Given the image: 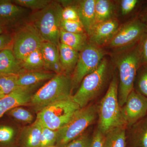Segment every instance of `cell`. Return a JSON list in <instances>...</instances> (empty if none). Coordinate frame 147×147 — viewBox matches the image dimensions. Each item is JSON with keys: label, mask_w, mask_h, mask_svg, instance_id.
<instances>
[{"label": "cell", "mask_w": 147, "mask_h": 147, "mask_svg": "<svg viewBox=\"0 0 147 147\" xmlns=\"http://www.w3.org/2000/svg\"><path fill=\"white\" fill-rule=\"evenodd\" d=\"M12 2L32 12L42 10L51 3V0H11Z\"/></svg>", "instance_id": "f546056e"}, {"label": "cell", "mask_w": 147, "mask_h": 147, "mask_svg": "<svg viewBox=\"0 0 147 147\" xmlns=\"http://www.w3.org/2000/svg\"><path fill=\"white\" fill-rule=\"evenodd\" d=\"M134 89L147 98V66L139 67L134 81Z\"/></svg>", "instance_id": "f1b7e54d"}, {"label": "cell", "mask_w": 147, "mask_h": 147, "mask_svg": "<svg viewBox=\"0 0 147 147\" xmlns=\"http://www.w3.org/2000/svg\"><path fill=\"white\" fill-rule=\"evenodd\" d=\"M59 57L64 74L69 75L73 72L79 59V53L60 42L58 46Z\"/></svg>", "instance_id": "ac0fdd59"}, {"label": "cell", "mask_w": 147, "mask_h": 147, "mask_svg": "<svg viewBox=\"0 0 147 147\" xmlns=\"http://www.w3.org/2000/svg\"><path fill=\"white\" fill-rule=\"evenodd\" d=\"M18 74L0 75V96H5L16 90Z\"/></svg>", "instance_id": "83f0119b"}, {"label": "cell", "mask_w": 147, "mask_h": 147, "mask_svg": "<svg viewBox=\"0 0 147 147\" xmlns=\"http://www.w3.org/2000/svg\"><path fill=\"white\" fill-rule=\"evenodd\" d=\"M96 0H82L76 3L80 21L87 34L95 24Z\"/></svg>", "instance_id": "2e32d148"}, {"label": "cell", "mask_w": 147, "mask_h": 147, "mask_svg": "<svg viewBox=\"0 0 147 147\" xmlns=\"http://www.w3.org/2000/svg\"><path fill=\"white\" fill-rule=\"evenodd\" d=\"M60 29L66 32L72 33L87 34L82 23L79 21L61 20Z\"/></svg>", "instance_id": "d6a6232c"}, {"label": "cell", "mask_w": 147, "mask_h": 147, "mask_svg": "<svg viewBox=\"0 0 147 147\" xmlns=\"http://www.w3.org/2000/svg\"><path fill=\"white\" fill-rule=\"evenodd\" d=\"M147 31L146 24L137 16L119 27L108 44L113 49L125 50L138 43Z\"/></svg>", "instance_id": "30bf717a"}, {"label": "cell", "mask_w": 147, "mask_h": 147, "mask_svg": "<svg viewBox=\"0 0 147 147\" xmlns=\"http://www.w3.org/2000/svg\"><path fill=\"white\" fill-rule=\"evenodd\" d=\"M63 7L58 1H52L42 10L32 12L28 21L34 27L44 41L59 46L61 13Z\"/></svg>", "instance_id": "7a4b0ae2"}, {"label": "cell", "mask_w": 147, "mask_h": 147, "mask_svg": "<svg viewBox=\"0 0 147 147\" xmlns=\"http://www.w3.org/2000/svg\"><path fill=\"white\" fill-rule=\"evenodd\" d=\"M58 130H53L42 126L39 147L54 146L57 140Z\"/></svg>", "instance_id": "1f68e13d"}, {"label": "cell", "mask_w": 147, "mask_h": 147, "mask_svg": "<svg viewBox=\"0 0 147 147\" xmlns=\"http://www.w3.org/2000/svg\"><path fill=\"white\" fill-rule=\"evenodd\" d=\"M7 32H6L5 31V30H4L3 29L1 28H0V34H3Z\"/></svg>", "instance_id": "ab89813d"}, {"label": "cell", "mask_w": 147, "mask_h": 147, "mask_svg": "<svg viewBox=\"0 0 147 147\" xmlns=\"http://www.w3.org/2000/svg\"><path fill=\"white\" fill-rule=\"evenodd\" d=\"M139 42L125 49L116 59L119 78L118 98L121 107L124 105L129 94L134 89L136 75L141 66Z\"/></svg>", "instance_id": "3957f363"}, {"label": "cell", "mask_w": 147, "mask_h": 147, "mask_svg": "<svg viewBox=\"0 0 147 147\" xmlns=\"http://www.w3.org/2000/svg\"><path fill=\"white\" fill-rule=\"evenodd\" d=\"M97 116V107L88 105L81 108L67 123L58 130L57 147H64L82 135L94 121Z\"/></svg>", "instance_id": "8992f818"}, {"label": "cell", "mask_w": 147, "mask_h": 147, "mask_svg": "<svg viewBox=\"0 0 147 147\" xmlns=\"http://www.w3.org/2000/svg\"><path fill=\"white\" fill-rule=\"evenodd\" d=\"M80 109L71 97L47 105L38 112L36 119L42 126L53 130H59Z\"/></svg>", "instance_id": "5b68a950"}, {"label": "cell", "mask_w": 147, "mask_h": 147, "mask_svg": "<svg viewBox=\"0 0 147 147\" xmlns=\"http://www.w3.org/2000/svg\"><path fill=\"white\" fill-rule=\"evenodd\" d=\"M21 65L25 71H38L45 69V63L40 49L28 55L21 61Z\"/></svg>", "instance_id": "d4e9b609"}, {"label": "cell", "mask_w": 147, "mask_h": 147, "mask_svg": "<svg viewBox=\"0 0 147 147\" xmlns=\"http://www.w3.org/2000/svg\"><path fill=\"white\" fill-rule=\"evenodd\" d=\"M119 28L117 20L113 18L95 24L87 34L90 43L98 47L108 44Z\"/></svg>", "instance_id": "4fadbf2b"}, {"label": "cell", "mask_w": 147, "mask_h": 147, "mask_svg": "<svg viewBox=\"0 0 147 147\" xmlns=\"http://www.w3.org/2000/svg\"><path fill=\"white\" fill-rule=\"evenodd\" d=\"M13 35L11 33L0 34V52L6 48H11Z\"/></svg>", "instance_id": "74e56055"}, {"label": "cell", "mask_w": 147, "mask_h": 147, "mask_svg": "<svg viewBox=\"0 0 147 147\" xmlns=\"http://www.w3.org/2000/svg\"><path fill=\"white\" fill-rule=\"evenodd\" d=\"M105 135L96 129L92 136V142L90 147H105Z\"/></svg>", "instance_id": "8d00e7d4"}, {"label": "cell", "mask_w": 147, "mask_h": 147, "mask_svg": "<svg viewBox=\"0 0 147 147\" xmlns=\"http://www.w3.org/2000/svg\"><path fill=\"white\" fill-rule=\"evenodd\" d=\"M121 111L125 126L130 128L147 115V98L133 89Z\"/></svg>", "instance_id": "7c38bea8"}, {"label": "cell", "mask_w": 147, "mask_h": 147, "mask_svg": "<svg viewBox=\"0 0 147 147\" xmlns=\"http://www.w3.org/2000/svg\"><path fill=\"white\" fill-rule=\"evenodd\" d=\"M36 86L18 87L12 92L0 98V118L13 108L30 103Z\"/></svg>", "instance_id": "5bb4252c"}, {"label": "cell", "mask_w": 147, "mask_h": 147, "mask_svg": "<svg viewBox=\"0 0 147 147\" xmlns=\"http://www.w3.org/2000/svg\"><path fill=\"white\" fill-rule=\"evenodd\" d=\"M125 126L114 129L105 135V147H126Z\"/></svg>", "instance_id": "7402d4cb"}, {"label": "cell", "mask_w": 147, "mask_h": 147, "mask_svg": "<svg viewBox=\"0 0 147 147\" xmlns=\"http://www.w3.org/2000/svg\"><path fill=\"white\" fill-rule=\"evenodd\" d=\"M12 34L11 50L15 57L21 62L28 55L39 49L44 41L34 27L28 21Z\"/></svg>", "instance_id": "ba28073f"}, {"label": "cell", "mask_w": 147, "mask_h": 147, "mask_svg": "<svg viewBox=\"0 0 147 147\" xmlns=\"http://www.w3.org/2000/svg\"><path fill=\"white\" fill-rule=\"evenodd\" d=\"M32 12L14 3L11 0H0V28L12 33L28 21Z\"/></svg>", "instance_id": "8fae6325"}, {"label": "cell", "mask_w": 147, "mask_h": 147, "mask_svg": "<svg viewBox=\"0 0 147 147\" xmlns=\"http://www.w3.org/2000/svg\"><path fill=\"white\" fill-rule=\"evenodd\" d=\"M56 74L50 71H25L18 74L17 85L18 87H30L47 80H50Z\"/></svg>", "instance_id": "d6986e66"}, {"label": "cell", "mask_w": 147, "mask_h": 147, "mask_svg": "<svg viewBox=\"0 0 147 147\" xmlns=\"http://www.w3.org/2000/svg\"><path fill=\"white\" fill-rule=\"evenodd\" d=\"M40 49L45 63V69L50 70L54 64L60 61L58 47L51 42L43 41Z\"/></svg>", "instance_id": "603a6c76"}, {"label": "cell", "mask_w": 147, "mask_h": 147, "mask_svg": "<svg viewBox=\"0 0 147 147\" xmlns=\"http://www.w3.org/2000/svg\"><path fill=\"white\" fill-rule=\"evenodd\" d=\"M62 6L61 13V20L80 21L79 11L75 2L72 1H58ZM81 22V21H80Z\"/></svg>", "instance_id": "484cf974"}, {"label": "cell", "mask_w": 147, "mask_h": 147, "mask_svg": "<svg viewBox=\"0 0 147 147\" xmlns=\"http://www.w3.org/2000/svg\"><path fill=\"white\" fill-rule=\"evenodd\" d=\"M92 142V136L84 132L64 147H90Z\"/></svg>", "instance_id": "e575fe53"}, {"label": "cell", "mask_w": 147, "mask_h": 147, "mask_svg": "<svg viewBox=\"0 0 147 147\" xmlns=\"http://www.w3.org/2000/svg\"><path fill=\"white\" fill-rule=\"evenodd\" d=\"M108 67V61L104 58L98 67L83 79L79 89L71 97L80 108L89 105L99 93L106 80Z\"/></svg>", "instance_id": "52a82bcc"}, {"label": "cell", "mask_w": 147, "mask_h": 147, "mask_svg": "<svg viewBox=\"0 0 147 147\" xmlns=\"http://www.w3.org/2000/svg\"><path fill=\"white\" fill-rule=\"evenodd\" d=\"M72 90L71 76L64 74H55L33 94L29 103L38 113L54 102L70 98Z\"/></svg>", "instance_id": "277c9868"}, {"label": "cell", "mask_w": 147, "mask_h": 147, "mask_svg": "<svg viewBox=\"0 0 147 147\" xmlns=\"http://www.w3.org/2000/svg\"><path fill=\"white\" fill-rule=\"evenodd\" d=\"M55 147V146H50V147Z\"/></svg>", "instance_id": "b9f144b4"}, {"label": "cell", "mask_w": 147, "mask_h": 147, "mask_svg": "<svg viewBox=\"0 0 147 147\" xmlns=\"http://www.w3.org/2000/svg\"><path fill=\"white\" fill-rule=\"evenodd\" d=\"M16 129L8 125H0V147H13L16 137Z\"/></svg>", "instance_id": "4316f807"}, {"label": "cell", "mask_w": 147, "mask_h": 147, "mask_svg": "<svg viewBox=\"0 0 147 147\" xmlns=\"http://www.w3.org/2000/svg\"><path fill=\"white\" fill-rule=\"evenodd\" d=\"M4 96H0V98H1L2 97Z\"/></svg>", "instance_id": "60d3db41"}, {"label": "cell", "mask_w": 147, "mask_h": 147, "mask_svg": "<svg viewBox=\"0 0 147 147\" xmlns=\"http://www.w3.org/2000/svg\"><path fill=\"white\" fill-rule=\"evenodd\" d=\"M7 114L16 120L25 123H31L34 119L32 113L22 106L13 108Z\"/></svg>", "instance_id": "4dcf8cb0"}, {"label": "cell", "mask_w": 147, "mask_h": 147, "mask_svg": "<svg viewBox=\"0 0 147 147\" xmlns=\"http://www.w3.org/2000/svg\"><path fill=\"white\" fill-rule=\"evenodd\" d=\"M113 11L114 5L111 1L96 0L95 6V24L113 18Z\"/></svg>", "instance_id": "cb8c5ba5"}, {"label": "cell", "mask_w": 147, "mask_h": 147, "mask_svg": "<svg viewBox=\"0 0 147 147\" xmlns=\"http://www.w3.org/2000/svg\"><path fill=\"white\" fill-rule=\"evenodd\" d=\"M129 128L131 147H147V115Z\"/></svg>", "instance_id": "ffe728a7"}, {"label": "cell", "mask_w": 147, "mask_h": 147, "mask_svg": "<svg viewBox=\"0 0 147 147\" xmlns=\"http://www.w3.org/2000/svg\"><path fill=\"white\" fill-rule=\"evenodd\" d=\"M97 115L98 129L104 135L117 127H126L119 103L118 84L115 75L113 76L108 90L97 107Z\"/></svg>", "instance_id": "6da1fadb"}, {"label": "cell", "mask_w": 147, "mask_h": 147, "mask_svg": "<svg viewBox=\"0 0 147 147\" xmlns=\"http://www.w3.org/2000/svg\"><path fill=\"white\" fill-rule=\"evenodd\" d=\"M88 38L87 34L72 33L61 29L60 31V42L79 53L88 44Z\"/></svg>", "instance_id": "44dd1931"}, {"label": "cell", "mask_w": 147, "mask_h": 147, "mask_svg": "<svg viewBox=\"0 0 147 147\" xmlns=\"http://www.w3.org/2000/svg\"><path fill=\"white\" fill-rule=\"evenodd\" d=\"M138 16L147 26V2L142 4Z\"/></svg>", "instance_id": "f35d334b"}, {"label": "cell", "mask_w": 147, "mask_h": 147, "mask_svg": "<svg viewBox=\"0 0 147 147\" xmlns=\"http://www.w3.org/2000/svg\"><path fill=\"white\" fill-rule=\"evenodd\" d=\"M42 125L37 119L30 125L25 127L20 135L22 147H39Z\"/></svg>", "instance_id": "e0dca14e"}, {"label": "cell", "mask_w": 147, "mask_h": 147, "mask_svg": "<svg viewBox=\"0 0 147 147\" xmlns=\"http://www.w3.org/2000/svg\"><path fill=\"white\" fill-rule=\"evenodd\" d=\"M141 65L147 66V31L139 42Z\"/></svg>", "instance_id": "d590c367"}, {"label": "cell", "mask_w": 147, "mask_h": 147, "mask_svg": "<svg viewBox=\"0 0 147 147\" xmlns=\"http://www.w3.org/2000/svg\"><path fill=\"white\" fill-rule=\"evenodd\" d=\"M143 4L142 1L138 0H122L121 2V9L123 15H127L141 9Z\"/></svg>", "instance_id": "836d02e7"}, {"label": "cell", "mask_w": 147, "mask_h": 147, "mask_svg": "<svg viewBox=\"0 0 147 147\" xmlns=\"http://www.w3.org/2000/svg\"><path fill=\"white\" fill-rule=\"evenodd\" d=\"M104 55L100 47L90 42L79 53L78 62L71 76L73 89L80 86L85 76L98 67Z\"/></svg>", "instance_id": "9c48e42d"}, {"label": "cell", "mask_w": 147, "mask_h": 147, "mask_svg": "<svg viewBox=\"0 0 147 147\" xmlns=\"http://www.w3.org/2000/svg\"><path fill=\"white\" fill-rule=\"evenodd\" d=\"M25 71L11 48H6L0 52V75L19 74Z\"/></svg>", "instance_id": "9a60e30c"}]
</instances>
